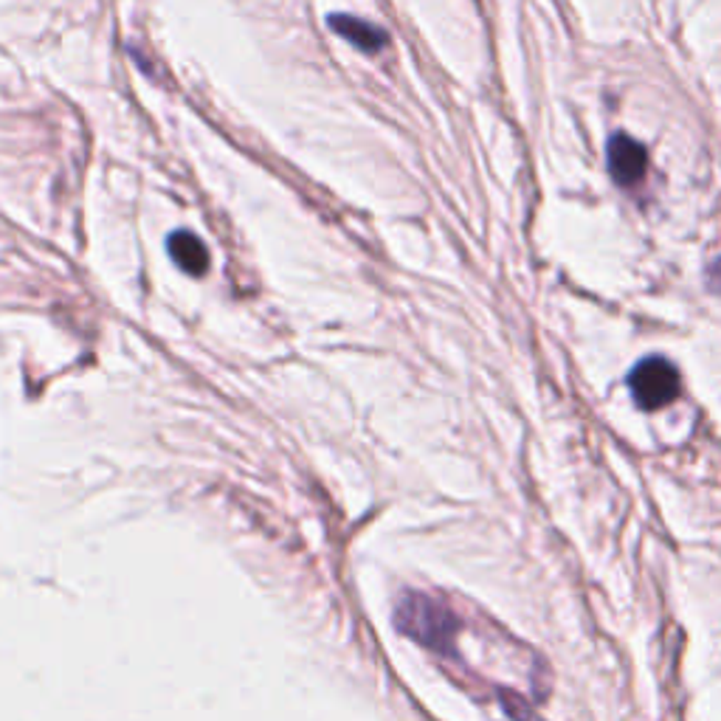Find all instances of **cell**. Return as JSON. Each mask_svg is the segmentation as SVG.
<instances>
[{
    "label": "cell",
    "mask_w": 721,
    "mask_h": 721,
    "mask_svg": "<svg viewBox=\"0 0 721 721\" xmlns=\"http://www.w3.org/2000/svg\"><path fill=\"white\" fill-rule=\"evenodd\" d=\"M395 623L406 637L442 654L454 648L457 628H460L454 612L435 597L420 595V592H409L400 597L398 609H395Z\"/></svg>",
    "instance_id": "obj_1"
},
{
    "label": "cell",
    "mask_w": 721,
    "mask_h": 721,
    "mask_svg": "<svg viewBox=\"0 0 721 721\" xmlns=\"http://www.w3.org/2000/svg\"><path fill=\"white\" fill-rule=\"evenodd\" d=\"M628 389L635 395L637 406L646 411L662 409V406L673 404L679 398V373L671 360L662 358V355H651V358H642L631 375H628Z\"/></svg>",
    "instance_id": "obj_2"
},
{
    "label": "cell",
    "mask_w": 721,
    "mask_h": 721,
    "mask_svg": "<svg viewBox=\"0 0 721 721\" xmlns=\"http://www.w3.org/2000/svg\"><path fill=\"white\" fill-rule=\"evenodd\" d=\"M606 161H609L612 178H615L620 187H635V184H640V180L646 178V147H642L640 142H635L631 136H626V133L612 136L609 149H606Z\"/></svg>",
    "instance_id": "obj_3"
},
{
    "label": "cell",
    "mask_w": 721,
    "mask_h": 721,
    "mask_svg": "<svg viewBox=\"0 0 721 721\" xmlns=\"http://www.w3.org/2000/svg\"><path fill=\"white\" fill-rule=\"evenodd\" d=\"M167 251L175 260L180 271H187L192 276H203L209 271V249L203 245L200 237L192 231H175L167 240Z\"/></svg>",
    "instance_id": "obj_4"
},
{
    "label": "cell",
    "mask_w": 721,
    "mask_h": 721,
    "mask_svg": "<svg viewBox=\"0 0 721 721\" xmlns=\"http://www.w3.org/2000/svg\"><path fill=\"white\" fill-rule=\"evenodd\" d=\"M330 29H333L338 38L349 40V43L360 51H380L386 45L384 29L367 23V20L353 18V14H333V18H330Z\"/></svg>",
    "instance_id": "obj_5"
},
{
    "label": "cell",
    "mask_w": 721,
    "mask_h": 721,
    "mask_svg": "<svg viewBox=\"0 0 721 721\" xmlns=\"http://www.w3.org/2000/svg\"><path fill=\"white\" fill-rule=\"evenodd\" d=\"M502 704H504V710H508V713L513 715L516 721H544V719H539V715H535L533 710L522 702V699L513 697V693H508V690H502Z\"/></svg>",
    "instance_id": "obj_6"
},
{
    "label": "cell",
    "mask_w": 721,
    "mask_h": 721,
    "mask_svg": "<svg viewBox=\"0 0 721 721\" xmlns=\"http://www.w3.org/2000/svg\"><path fill=\"white\" fill-rule=\"evenodd\" d=\"M708 282H710V288H713V291H721V257L713 262V265H710Z\"/></svg>",
    "instance_id": "obj_7"
}]
</instances>
